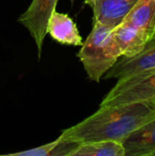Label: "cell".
<instances>
[{
  "mask_svg": "<svg viewBox=\"0 0 155 156\" xmlns=\"http://www.w3.org/2000/svg\"><path fill=\"white\" fill-rule=\"evenodd\" d=\"M122 145L124 156H155V117L132 133Z\"/></svg>",
  "mask_w": 155,
  "mask_h": 156,
  "instance_id": "cell-7",
  "label": "cell"
},
{
  "mask_svg": "<svg viewBox=\"0 0 155 156\" xmlns=\"http://www.w3.org/2000/svg\"><path fill=\"white\" fill-rule=\"evenodd\" d=\"M139 0H85L93 11V21L115 27L120 25Z\"/></svg>",
  "mask_w": 155,
  "mask_h": 156,
  "instance_id": "cell-6",
  "label": "cell"
},
{
  "mask_svg": "<svg viewBox=\"0 0 155 156\" xmlns=\"http://www.w3.org/2000/svg\"><path fill=\"white\" fill-rule=\"evenodd\" d=\"M122 22L138 29L149 40L155 33V0H139Z\"/></svg>",
  "mask_w": 155,
  "mask_h": 156,
  "instance_id": "cell-10",
  "label": "cell"
},
{
  "mask_svg": "<svg viewBox=\"0 0 155 156\" xmlns=\"http://www.w3.org/2000/svg\"><path fill=\"white\" fill-rule=\"evenodd\" d=\"M122 144L115 141H95L80 144L71 156H124Z\"/></svg>",
  "mask_w": 155,
  "mask_h": 156,
  "instance_id": "cell-12",
  "label": "cell"
},
{
  "mask_svg": "<svg viewBox=\"0 0 155 156\" xmlns=\"http://www.w3.org/2000/svg\"><path fill=\"white\" fill-rule=\"evenodd\" d=\"M79 144L63 139L60 135L58 139L44 145L21 151L17 153L7 154V156H71Z\"/></svg>",
  "mask_w": 155,
  "mask_h": 156,
  "instance_id": "cell-11",
  "label": "cell"
},
{
  "mask_svg": "<svg viewBox=\"0 0 155 156\" xmlns=\"http://www.w3.org/2000/svg\"><path fill=\"white\" fill-rule=\"evenodd\" d=\"M155 117V102L140 101L100 107L90 117L64 130L63 139L78 144L95 141L122 142Z\"/></svg>",
  "mask_w": 155,
  "mask_h": 156,
  "instance_id": "cell-1",
  "label": "cell"
},
{
  "mask_svg": "<svg viewBox=\"0 0 155 156\" xmlns=\"http://www.w3.org/2000/svg\"><path fill=\"white\" fill-rule=\"evenodd\" d=\"M58 1L32 0L28 8L18 18V22L28 30L33 37L37 48L38 58L41 57L44 39L48 34V25L52 14L56 11Z\"/></svg>",
  "mask_w": 155,
  "mask_h": 156,
  "instance_id": "cell-4",
  "label": "cell"
},
{
  "mask_svg": "<svg viewBox=\"0 0 155 156\" xmlns=\"http://www.w3.org/2000/svg\"><path fill=\"white\" fill-rule=\"evenodd\" d=\"M155 71V33L146 42L143 49L132 58L121 57L106 72L104 79H116L112 90H122L138 82Z\"/></svg>",
  "mask_w": 155,
  "mask_h": 156,
  "instance_id": "cell-3",
  "label": "cell"
},
{
  "mask_svg": "<svg viewBox=\"0 0 155 156\" xmlns=\"http://www.w3.org/2000/svg\"><path fill=\"white\" fill-rule=\"evenodd\" d=\"M48 34L57 42L63 45L81 47L83 38L76 23L68 14L55 11L48 25Z\"/></svg>",
  "mask_w": 155,
  "mask_h": 156,
  "instance_id": "cell-8",
  "label": "cell"
},
{
  "mask_svg": "<svg viewBox=\"0 0 155 156\" xmlns=\"http://www.w3.org/2000/svg\"><path fill=\"white\" fill-rule=\"evenodd\" d=\"M140 101L155 102V71L122 90H111L100 102V107Z\"/></svg>",
  "mask_w": 155,
  "mask_h": 156,
  "instance_id": "cell-5",
  "label": "cell"
},
{
  "mask_svg": "<svg viewBox=\"0 0 155 156\" xmlns=\"http://www.w3.org/2000/svg\"><path fill=\"white\" fill-rule=\"evenodd\" d=\"M113 28L93 21L92 30L78 53L89 79L97 83L122 57L113 39Z\"/></svg>",
  "mask_w": 155,
  "mask_h": 156,
  "instance_id": "cell-2",
  "label": "cell"
},
{
  "mask_svg": "<svg viewBox=\"0 0 155 156\" xmlns=\"http://www.w3.org/2000/svg\"><path fill=\"white\" fill-rule=\"evenodd\" d=\"M112 35L121 56L126 58H132L140 53L148 41L138 29L124 22L113 28Z\"/></svg>",
  "mask_w": 155,
  "mask_h": 156,
  "instance_id": "cell-9",
  "label": "cell"
}]
</instances>
